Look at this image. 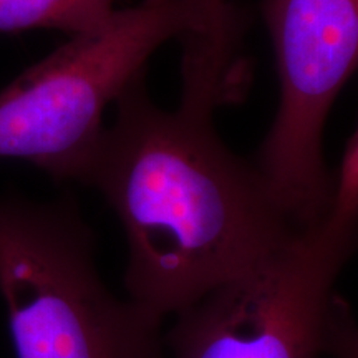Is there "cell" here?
Returning <instances> with one entry per match:
<instances>
[{"label":"cell","instance_id":"6da1fadb","mask_svg":"<svg viewBox=\"0 0 358 358\" xmlns=\"http://www.w3.org/2000/svg\"><path fill=\"white\" fill-rule=\"evenodd\" d=\"M243 13L181 38L174 110L151 100L146 73L115 101L83 186L96 189L127 239V297L164 322L262 266L299 229L252 161L227 148L214 113L241 90Z\"/></svg>","mask_w":358,"mask_h":358},{"label":"cell","instance_id":"7a4b0ae2","mask_svg":"<svg viewBox=\"0 0 358 358\" xmlns=\"http://www.w3.org/2000/svg\"><path fill=\"white\" fill-rule=\"evenodd\" d=\"M71 196H0V297L17 358H166L163 322L111 292Z\"/></svg>","mask_w":358,"mask_h":358},{"label":"cell","instance_id":"3957f363","mask_svg":"<svg viewBox=\"0 0 358 358\" xmlns=\"http://www.w3.org/2000/svg\"><path fill=\"white\" fill-rule=\"evenodd\" d=\"M229 0H141L27 69L0 92V159L32 163L83 185L105 110L171 40L208 29Z\"/></svg>","mask_w":358,"mask_h":358},{"label":"cell","instance_id":"277c9868","mask_svg":"<svg viewBox=\"0 0 358 358\" xmlns=\"http://www.w3.org/2000/svg\"><path fill=\"white\" fill-rule=\"evenodd\" d=\"M358 250V201L332 199L274 257L174 315L166 358H329L325 319Z\"/></svg>","mask_w":358,"mask_h":358},{"label":"cell","instance_id":"5b68a950","mask_svg":"<svg viewBox=\"0 0 358 358\" xmlns=\"http://www.w3.org/2000/svg\"><path fill=\"white\" fill-rule=\"evenodd\" d=\"M275 58L279 105L252 164L297 229L330 211L334 174L324 131L358 70V0H262Z\"/></svg>","mask_w":358,"mask_h":358},{"label":"cell","instance_id":"8992f818","mask_svg":"<svg viewBox=\"0 0 358 358\" xmlns=\"http://www.w3.org/2000/svg\"><path fill=\"white\" fill-rule=\"evenodd\" d=\"M116 0H0V32L53 29L71 35L108 20Z\"/></svg>","mask_w":358,"mask_h":358},{"label":"cell","instance_id":"52a82bcc","mask_svg":"<svg viewBox=\"0 0 358 358\" xmlns=\"http://www.w3.org/2000/svg\"><path fill=\"white\" fill-rule=\"evenodd\" d=\"M324 338L329 358H358V320L347 299L338 294L327 312Z\"/></svg>","mask_w":358,"mask_h":358}]
</instances>
